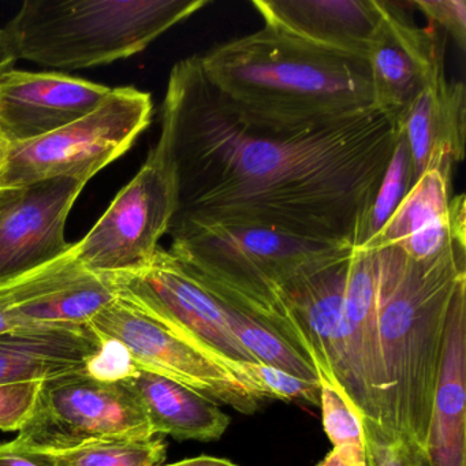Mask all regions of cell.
<instances>
[{
  "mask_svg": "<svg viewBox=\"0 0 466 466\" xmlns=\"http://www.w3.org/2000/svg\"><path fill=\"white\" fill-rule=\"evenodd\" d=\"M400 133V116L379 108L301 135L253 132L209 86L198 56L182 59L155 146L178 187L168 233L258 226L357 249Z\"/></svg>",
  "mask_w": 466,
  "mask_h": 466,
  "instance_id": "6da1fadb",
  "label": "cell"
},
{
  "mask_svg": "<svg viewBox=\"0 0 466 466\" xmlns=\"http://www.w3.org/2000/svg\"><path fill=\"white\" fill-rule=\"evenodd\" d=\"M198 56L228 110L261 135H301L376 108L365 56L269 26Z\"/></svg>",
  "mask_w": 466,
  "mask_h": 466,
  "instance_id": "7a4b0ae2",
  "label": "cell"
},
{
  "mask_svg": "<svg viewBox=\"0 0 466 466\" xmlns=\"http://www.w3.org/2000/svg\"><path fill=\"white\" fill-rule=\"evenodd\" d=\"M384 370L380 427L427 454L450 307L466 280V242L413 260L400 248L373 250Z\"/></svg>",
  "mask_w": 466,
  "mask_h": 466,
  "instance_id": "3957f363",
  "label": "cell"
},
{
  "mask_svg": "<svg viewBox=\"0 0 466 466\" xmlns=\"http://www.w3.org/2000/svg\"><path fill=\"white\" fill-rule=\"evenodd\" d=\"M170 234L171 255L209 296L285 338L316 370L315 354L289 308L288 289L350 258L353 248L258 226H198Z\"/></svg>",
  "mask_w": 466,
  "mask_h": 466,
  "instance_id": "277c9868",
  "label": "cell"
},
{
  "mask_svg": "<svg viewBox=\"0 0 466 466\" xmlns=\"http://www.w3.org/2000/svg\"><path fill=\"white\" fill-rule=\"evenodd\" d=\"M209 0H26L7 24L18 59L59 72L137 56Z\"/></svg>",
  "mask_w": 466,
  "mask_h": 466,
  "instance_id": "5b68a950",
  "label": "cell"
},
{
  "mask_svg": "<svg viewBox=\"0 0 466 466\" xmlns=\"http://www.w3.org/2000/svg\"><path fill=\"white\" fill-rule=\"evenodd\" d=\"M151 95L135 86L113 88L83 118L31 143L10 144L0 167V187L24 189L73 178L88 184L132 148L152 118Z\"/></svg>",
  "mask_w": 466,
  "mask_h": 466,
  "instance_id": "8992f818",
  "label": "cell"
},
{
  "mask_svg": "<svg viewBox=\"0 0 466 466\" xmlns=\"http://www.w3.org/2000/svg\"><path fill=\"white\" fill-rule=\"evenodd\" d=\"M154 436L127 378L105 380L83 368L42 381L34 410L15 441L39 451L64 452Z\"/></svg>",
  "mask_w": 466,
  "mask_h": 466,
  "instance_id": "52a82bcc",
  "label": "cell"
},
{
  "mask_svg": "<svg viewBox=\"0 0 466 466\" xmlns=\"http://www.w3.org/2000/svg\"><path fill=\"white\" fill-rule=\"evenodd\" d=\"M178 211L176 173L154 147L135 178L77 244L76 260L97 274H116L146 266L170 230Z\"/></svg>",
  "mask_w": 466,
  "mask_h": 466,
  "instance_id": "ba28073f",
  "label": "cell"
},
{
  "mask_svg": "<svg viewBox=\"0 0 466 466\" xmlns=\"http://www.w3.org/2000/svg\"><path fill=\"white\" fill-rule=\"evenodd\" d=\"M88 326L100 339L121 345L136 370L178 381L242 414H253L260 409V400L236 376L159 319L122 297L116 296L99 310Z\"/></svg>",
  "mask_w": 466,
  "mask_h": 466,
  "instance_id": "9c48e42d",
  "label": "cell"
},
{
  "mask_svg": "<svg viewBox=\"0 0 466 466\" xmlns=\"http://www.w3.org/2000/svg\"><path fill=\"white\" fill-rule=\"evenodd\" d=\"M106 275L116 296L159 319L228 372L238 360L256 362L231 332L222 305L185 272L170 250L159 247L146 266Z\"/></svg>",
  "mask_w": 466,
  "mask_h": 466,
  "instance_id": "30bf717a",
  "label": "cell"
},
{
  "mask_svg": "<svg viewBox=\"0 0 466 466\" xmlns=\"http://www.w3.org/2000/svg\"><path fill=\"white\" fill-rule=\"evenodd\" d=\"M116 291L106 274L61 258L0 285V312L15 327L86 326Z\"/></svg>",
  "mask_w": 466,
  "mask_h": 466,
  "instance_id": "8fae6325",
  "label": "cell"
},
{
  "mask_svg": "<svg viewBox=\"0 0 466 466\" xmlns=\"http://www.w3.org/2000/svg\"><path fill=\"white\" fill-rule=\"evenodd\" d=\"M111 89L64 73L10 70L0 77V136L12 146L39 140L94 111Z\"/></svg>",
  "mask_w": 466,
  "mask_h": 466,
  "instance_id": "7c38bea8",
  "label": "cell"
},
{
  "mask_svg": "<svg viewBox=\"0 0 466 466\" xmlns=\"http://www.w3.org/2000/svg\"><path fill=\"white\" fill-rule=\"evenodd\" d=\"M86 182L56 178L24 189L0 217V285L23 277L67 252V218Z\"/></svg>",
  "mask_w": 466,
  "mask_h": 466,
  "instance_id": "4fadbf2b",
  "label": "cell"
},
{
  "mask_svg": "<svg viewBox=\"0 0 466 466\" xmlns=\"http://www.w3.org/2000/svg\"><path fill=\"white\" fill-rule=\"evenodd\" d=\"M451 167L422 173L389 222L359 249L395 247L413 260H430L466 242L465 196L451 198Z\"/></svg>",
  "mask_w": 466,
  "mask_h": 466,
  "instance_id": "5bb4252c",
  "label": "cell"
},
{
  "mask_svg": "<svg viewBox=\"0 0 466 466\" xmlns=\"http://www.w3.org/2000/svg\"><path fill=\"white\" fill-rule=\"evenodd\" d=\"M379 110L402 116L411 103L444 75L443 54L431 29L387 10L367 54Z\"/></svg>",
  "mask_w": 466,
  "mask_h": 466,
  "instance_id": "9a60e30c",
  "label": "cell"
},
{
  "mask_svg": "<svg viewBox=\"0 0 466 466\" xmlns=\"http://www.w3.org/2000/svg\"><path fill=\"white\" fill-rule=\"evenodd\" d=\"M345 362L348 395L362 421L380 427L384 370L379 338L373 250L354 249L345 291Z\"/></svg>",
  "mask_w": 466,
  "mask_h": 466,
  "instance_id": "2e32d148",
  "label": "cell"
},
{
  "mask_svg": "<svg viewBox=\"0 0 466 466\" xmlns=\"http://www.w3.org/2000/svg\"><path fill=\"white\" fill-rule=\"evenodd\" d=\"M252 5L269 28L365 58L390 6L379 0H255Z\"/></svg>",
  "mask_w": 466,
  "mask_h": 466,
  "instance_id": "e0dca14e",
  "label": "cell"
},
{
  "mask_svg": "<svg viewBox=\"0 0 466 466\" xmlns=\"http://www.w3.org/2000/svg\"><path fill=\"white\" fill-rule=\"evenodd\" d=\"M350 258L305 275L288 289L289 308L315 354L318 375L335 379L346 394L345 291Z\"/></svg>",
  "mask_w": 466,
  "mask_h": 466,
  "instance_id": "ac0fdd59",
  "label": "cell"
},
{
  "mask_svg": "<svg viewBox=\"0 0 466 466\" xmlns=\"http://www.w3.org/2000/svg\"><path fill=\"white\" fill-rule=\"evenodd\" d=\"M414 182L435 167H454L465 157L466 89L461 81L436 78L400 116Z\"/></svg>",
  "mask_w": 466,
  "mask_h": 466,
  "instance_id": "d6986e66",
  "label": "cell"
},
{
  "mask_svg": "<svg viewBox=\"0 0 466 466\" xmlns=\"http://www.w3.org/2000/svg\"><path fill=\"white\" fill-rule=\"evenodd\" d=\"M91 327H18L0 332V384L47 380L88 367L105 348Z\"/></svg>",
  "mask_w": 466,
  "mask_h": 466,
  "instance_id": "ffe728a7",
  "label": "cell"
},
{
  "mask_svg": "<svg viewBox=\"0 0 466 466\" xmlns=\"http://www.w3.org/2000/svg\"><path fill=\"white\" fill-rule=\"evenodd\" d=\"M466 280L450 307L443 359L433 397L427 457L430 466H465Z\"/></svg>",
  "mask_w": 466,
  "mask_h": 466,
  "instance_id": "44dd1931",
  "label": "cell"
},
{
  "mask_svg": "<svg viewBox=\"0 0 466 466\" xmlns=\"http://www.w3.org/2000/svg\"><path fill=\"white\" fill-rule=\"evenodd\" d=\"M127 383L146 410L155 435L177 441H219L230 417L200 392L157 373L137 370Z\"/></svg>",
  "mask_w": 466,
  "mask_h": 466,
  "instance_id": "7402d4cb",
  "label": "cell"
},
{
  "mask_svg": "<svg viewBox=\"0 0 466 466\" xmlns=\"http://www.w3.org/2000/svg\"><path fill=\"white\" fill-rule=\"evenodd\" d=\"M220 305L234 337L249 351L256 362L290 373L304 380L319 381L315 367L285 338L250 316L228 305Z\"/></svg>",
  "mask_w": 466,
  "mask_h": 466,
  "instance_id": "603a6c76",
  "label": "cell"
},
{
  "mask_svg": "<svg viewBox=\"0 0 466 466\" xmlns=\"http://www.w3.org/2000/svg\"><path fill=\"white\" fill-rule=\"evenodd\" d=\"M51 454L56 466H162L167 444L157 435L146 441H103Z\"/></svg>",
  "mask_w": 466,
  "mask_h": 466,
  "instance_id": "cb8c5ba5",
  "label": "cell"
},
{
  "mask_svg": "<svg viewBox=\"0 0 466 466\" xmlns=\"http://www.w3.org/2000/svg\"><path fill=\"white\" fill-rule=\"evenodd\" d=\"M414 185L413 166H411L410 152L406 144L405 136L400 127V136L395 143L391 159L387 166L386 173L379 185L375 198L368 211L365 222L364 242L370 241L373 236L383 228L394 214L395 209L402 203L403 198L410 192ZM359 249V248H357Z\"/></svg>",
  "mask_w": 466,
  "mask_h": 466,
  "instance_id": "d4e9b609",
  "label": "cell"
},
{
  "mask_svg": "<svg viewBox=\"0 0 466 466\" xmlns=\"http://www.w3.org/2000/svg\"><path fill=\"white\" fill-rule=\"evenodd\" d=\"M230 372L258 400H305L320 403V381H308L258 362H234Z\"/></svg>",
  "mask_w": 466,
  "mask_h": 466,
  "instance_id": "484cf974",
  "label": "cell"
},
{
  "mask_svg": "<svg viewBox=\"0 0 466 466\" xmlns=\"http://www.w3.org/2000/svg\"><path fill=\"white\" fill-rule=\"evenodd\" d=\"M320 381L321 420L332 446L365 444L364 424L350 398L335 379L318 375Z\"/></svg>",
  "mask_w": 466,
  "mask_h": 466,
  "instance_id": "4316f807",
  "label": "cell"
},
{
  "mask_svg": "<svg viewBox=\"0 0 466 466\" xmlns=\"http://www.w3.org/2000/svg\"><path fill=\"white\" fill-rule=\"evenodd\" d=\"M364 424L367 466H430L427 454L372 422Z\"/></svg>",
  "mask_w": 466,
  "mask_h": 466,
  "instance_id": "83f0119b",
  "label": "cell"
},
{
  "mask_svg": "<svg viewBox=\"0 0 466 466\" xmlns=\"http://www.w3.org/2000/svg\"><path fill=\"white\" fill-rule=\"evenodd\" d=\"M40 380L0 384V430L18 432L34 410Z\"/></svg>",
  "mask_w": 466,
  "mask_h": 466,
  "instance_id": "f1b7e54d",
  "label": "cell"
},
{
  "mask_svg": "<svg viewBox=\"0 0 466 466\" xmlns=\"http://www.w3.org/2000/svg\"><path fill=\"white\" fill-rule=\"evenodd\" d=\"M411 5L431 24L449 34L461 50H465L466 4L463 0H414Z\"/></svg>",
  "mask_w": 466,
  "mask_h": 466,
  "instance_id": "f546056e",
  "label": "cell"
},
{
  "mask_svg": "<svg viewBox=\"0 0 466 466\" xmlns=\"http://www.w3.org/2000/svg\"><path fill=\"white\" fill-rule=\"evenodd\" d=\"M0 466H56L51 452L20 446L15 441L0 443Z\"/></svg>",
  "mask_w": 466,
  "mask_h": 466,
  "instance_id": "4dcf8cb0",
  "label": "cell"
},
{
  "mask_svg": "<svg viewBox=\"0 0 466 466\" xmlns=\"http://www.w3.org/2000/svg\"><path fill=\"white\" fill-rule=\"evenodd\" d=\"M319 466H367L365 444H345L334 447Z\"/></svg>",
  "mask_w": 466,
  "mask_h": 466,
  "instance_id": "1f68e13d",
  "label": "cell"
},
{
  "mask_svg": "<svg viewBox=\"0 0 466 466\" xmlns=\"http://www.w3.org/2000/svg\"><path fill=\"white\" fill-rule=\"evenodd\" d=\"M17 61V54L9 32L6 29H0V77L15 69Z\"/></svg>",
  "mask_w": 466,
  "mask_h": 466,
  "instance_id": "d6a6232c",
  "label": "cell"
},
{
  "mask_svg": "<svg viewBox=\"0 0 466 466\" xmlns=\"http://www.w3.org/2000/svg\"><path fill=\"white\" fill-rule=\"evenodd\" d=\"M162 466H239L225 458L208 457L201 455L198 458H189V460L179 461V462L171 463V465Z\"/></svg>",
  "mask_w": 466,
  "mask_h": 466,
  "instance_id": "836d02e7",
  "label": "cell"
},
{
  "mask_svg": "<svg viewBox=\"0 0 466 466\" xmlns=\"http://www.w3.org/2000/svg\"><path fill=\"white\" fill-rule=\"evenodd\" d=\"M25 189V187H24ZM24 189H4L0 187V217L9 211L23 196Z\"/></svg>",
  "mask_w": 466,
  "mask_h": 466,
  "instance_id": "e575fe53",
  "label": "cell"
},
{
  "mask_svg": "<svg viewBox=\"0 0 466 466\" xmlns=\"http://www.w3.org/2000/svg\"><path fill=\"white\" fill-rule=\"evenodd\" d=\"M17 329V327L13 326L9 319H7L4 313L0 312V332L9 331V329Z\"/></svg>",
  "mask_w": 466,
  "mask_h": 466,
  "instance_id": "d590c367",
  "label": "cell"
},
{
  "mask_svg": "<svg viewBox=\"0 0 466 466\" xmlns=\"http://www.w3.org/2000/svg\"><path fill=\"white\" fill-rule=\"evenodd\" d=\"M10 144L0 136V167L4 165L5 157H6L7 149H9Z\"/></svg>",
  "mask_w": 466,
  "mask_h": 466,
  "instance_id": "8d00e7d4",
  "label": "cell"
}]
</instances>
